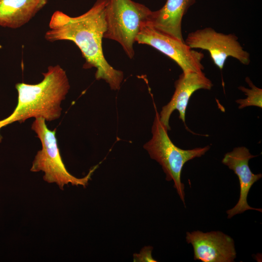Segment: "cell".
I'll return each instance as SVG.
<instances>
[{
    "label": "cell",
    "instance_id": "cell-3",
    "mask_svg": "<svg viewBox=\"0 0 262 262\" xmlns=\"http://www.w3.org/2000/svg\"><path fill=\"white\" fill-rule=\"evenodd\" d=\"M155 115L151 128V139L144 145L150 158L162 166L167 181L173 180L181 201L185 206L184 185L181 181V173L188 161L204 155L210 148V146L184 150L176 146L168 135V130L161 122L155 103Z\"/></svg>",
    "mask_w": 262,
    "mask_h": 262
},
{
    "label": "cell",
    "instance_id": "cell-10",
    "mask_svg": "<svg viewBox=\"0 0 262 262\" xmlns=\"http://www.w3.org/2000/svg\"><path fill=\"white\" fill-rule=\"evenodd\" d=\"M213 84L202 72H182L175 82V90L170 101L163 107L159 114L160 119L165 128L171 130L169 120L175 110L179 112V118L182 120L186 129L185 113L189 100L192 94L199 89L210 90Z\"/></svg>",
    "mask_w": 262,
    "mask_h": 262
},
{
    "label": "cell",
    "instance_id": "cell-9",
    "mask_svg": "<svg viewBox=\"0 0 262 262\" xmlns=\"http://www.w3.org/2000/svg\"><path fill=\"white\" fill-rule=\"evenodd\" d=\"M256 156L252 155L246 147H238L226 153L222 160V164L233 171L238 176L240 183L239 200L234 207L226 212L229 219L236 214L242 213L246 210H253L262 212V209L250 207L247 201L251 187L262 177L261 173L254 174L249 166V161Z\"/></svg>",
    "mask_w": 262,
    "mask_h": 262
},
{
    "label": "cell",
    "instance_id": "cell-11",
    "mask_svg": "<svg viewBox=\"0 0 262 262\" xmlns=\"http://www.w3.org/2000/svg\"><path fill=\"white\" fill-rule=\"evenodd\" d=\"M196 0H167L160 9L153 11L150 23L158 31L184 42L181 23L183 16Z\"/></svg>",
    "mask_w": 262,
    "mask_h": 262
},
{
    "label": "cell",
    "instance_id": "cell-2",
    "mask_svg": "<svg viewBox=\"0 0 262 262\" xmlns=\"http://www.w3.org/2000/svg\"><path fill=\"white\" fill-rule=\"evenodd\" d=\"M40 82L27 84L17 83V103L12 113L0 120V130L14 122H24L34 117L51 121L60 118L61 103L70 89L66 73L59 65L49 66ZM2 137L0 134V143Z\"/></svg>",
    "mask_w": 262,
    "mask_h": 262
},
{
    "label": "cell",
    "instance_id": "cell-7",
    "mask_svg": "<svg viewBox=\"0 0 262 262\" xmlns=\"http://www.w3.org/2000/svg\"><path fill=\"white\" fill-rule=\"evenodd\" d=\"M139 44L149 45L174 60L182 72H202L204 54L193 50L185 42L179 40L154 28L148 22L141 28L135 38Z\"/></svg>",
    "mask_w": 262,
    "mask_h": 262
},
{
    "label": "cell",
    "instance_id": "cell-13",
    "mask_svg": "<svg viewBox=\"0 0 262 262\" xmlns=\"http://www.w3.org/2000/svg\"><path fill=\"white\" fill-rule=\"evenodd\" d=\"M246 82L248 83L250 89L241 86L238 89L246 96L245 99H238L236 102L239 104L238 108L242 109L251 106L262 107V90L256 86L249 77L246 78Z\"/></svg>",
    "mask_w": 262,
    "mask_h": 262
},
{
    "label": "cell",
    "instance_id": "cell-8",
    "mask_svg": "<svg viewBox=\"0 0 262 262\" xmlns=\"http://www.w3.org/2000/svg\"><path fill=\"white\" fill-rule=\"evenodd\" d=\"M186 241L194 250V259L202 262H232L236 258L233 239L219 231L186 233Z\"/></svg>",
    "mask_w": 262,
    "mask_h": 262
},
{
    "label": "cell",
    "instance_id": "cell-12",
    "mask_svg": "<svg viewBox=\"0 0 262 262\" xmlns=\"http://www.w3.org/2000/svg\"><path fill=\"white\" fill-rule=\"evenodd\" d=\"M48 0H0V26L18 28L28 23Z\"/></svg>",
    "mask_w": 262,
    "mask_h": 262
},
{
    "label": "cell",
    "instance_id": "cell-6",
    "mask_svg": "<svg viewBox=\"0 0 262 262\" xmlns=\"http://www.w3.org/2000/svg\"><path fill=\"white\" fill-rule=\"evenodd\" d=\"M191 49H201L209 51L214 64L222 70L227 59L233 57L245 65L250 62L249 53L245 50L232 33L224 34L211 27L190 33L184 41Z\"/></svg>",
    "mask_w": 262,
    "mask_h": 262
},
{
    "label": "cell",
    "instance_id": "cell-1",
    "mask_svg": "<svg viewBox=\"0 0 262 262\" xmlns=\"http://www.w3.org/2000/svg\"><path fill=\"white\" fill-rule=\"evenodd\" d=\"M108 0H97L88 11L76 17L56 11L50 18L49 29L45 38L50 42L59 40L74 42L85 60L83 68L95 67L96 79L104 80L112 90H116L120 88L123 73L107 62L102 47L106 29L105 8Z\"/></svg>",
    "mask_w": 262,
    "mask_h": 262
},
{
    "label": "cell",
    "instance_id": "cell-14",
    "mask_svg": "<svg viewBox=\"0 0 262 262\" xmlns=\"http://www.w3.org/2000/svg\"><path fill=\"white\" fill-rule=\"evenodd\" d=\"M152 247L151 246H146L144 247L140 253L134 255V261L135 262H157L151 256V251Z\"/></svg>",
    "mask_w": 262,
    "mask_h": 262
},
{
    "label": "cell",
    "instance_id": "cell-4",
    "mask_svg": "<svg viewBox=\"0 0 262 262\" xmlns=\"http://www.w3.org/2000/svg\"><path fill=\"white\" fill-rule=\"evenodd\" d=\"M31 129L39 139L42 148L35 156L31 171L42 172L44 173L43 178L45 181L55 183L62 190L65 185L69 184L83 187L87 186L98 165L93 167L83 178L74 176L66 169L62 160L56 137V130L49 129L46 120L43 118H35Z\"/></svg>",
    "mask_w": 262,
    "mask_h": 262
},
{
    "label": "cell",
    "instance_id": "cell-15",
    "mask_svg": "<svg viewBox=\"0 0 262 262\" xmlns=\"http://www.w3.org/2000/svg\"><path fill=\"white\" fill-rule=\"evenodd\" d=\"M2 48V46L0 44V49Z\"/></svg>",
    "mask_w": 262,
    "mask_h": 262
},
{
    "label": "cell",
    "instance_id": "cell-5",
    "mask_svg": "<svg viewBox=\"0 0 262 262\" xmlns=\"http://www.w3.org/2000/svg\"><path fill=\"white\" fill-rule=\"evenodd\" d=\"M152 13L145 5L132 0H108L103 37L119 43L128 56L132 58L135 38L142 27L150 22Z\"/></svg>",
    "mask_w": 262,
    "mask_h": 262
}]
</instances>
